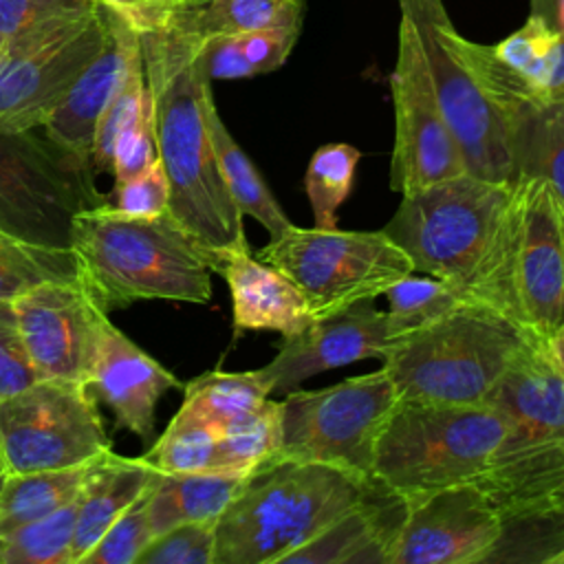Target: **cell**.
Instances as JSON below:
<instances>
[{"instance_id":"cell-1","label":"cell","mask_w":564,"mask_h":564,"mask_svg":"<svg viewBox=\"0 0 564 564\" xmlns=\"http://www.w3.org/2000/svg\"><path fill=\"white\" fill-rule=\"evenodd\" d=\"M198 40L178 20L141 35L156 150L170 181L167 212L212 251L249 247L212 143L214 95L198 62Z\"/></svg>"},{"instance_id":"cell-2","label":"cell","mask_w":564,"mask_h":564,"mask_svg":"<svg viewBox=\"0 0 564 564\" xmlns=\"http://www.w3.org/2000/svg\"><path fill=\"white\" fill-rule=\"evenodd\" d=\"M513 223L516 183L465 172L403 192L383 231L405 251L414 271L516 324L509 282Z\"/></svg>"},{"instance_id":"cell-3","label":"cell","mask_w":564,"mask_h":564,"mask_svg":"<svg viewBox=\"0 0 564 564\" xmlns=\"http://www.w3.org/2000/svg\"><path fill=\"white\" fill-rule=\"evenodd\" d=\"M70 251L106 311L141 300L207 304L212 297L214 251L170 212L128 216L108 203L84 209L73 220Z\"/></svg>"},{"instance_id":"cell-4","label":"cell","mask_w":564,"mask_h":564,"mask_svg":"<svg viewBox=\"0 0 564 564\" xmlns=\"http://www.w3.org/2000/svg\"><path fill=\"white\" fill-rule=\"evenodd\" d=\"M379 489L322 463H267L216 520L214 564H282Z\"/></svg>"},{"instance_id":"cell-5","label":"cell","mask_w":564,"mask_h":564,"mask_svg":"<svg viewBox=\"0 0 564 564\" xmlns=\"http://www.w3.org/2000/svg\"><path fill=\"white\" fill-rule=\"evenodd\" d=\"M507 430L502 412L487 403L399 401L377 438L370 478L401 502L476 482Z\"/></svg>"},{"instance_id":"cell-6","label":"cell","mask_w":564,"mask_h":564,"mask_svg":"<svg viewBox=\"0 0 564 564\" xmlns=\"http://www.w3.org/2000/svg\"><path fill=\"white\" fill-rule=\"evenodd\" d=\"M527 339L531 335L502 313L465 302L441 319L397 337L381 366L394 381L399 401L478 405Z\"/></svg>"},{"instance_id":"cell-7","label":"cell","mask_w":564,"mask_h":564,"mask_svg":"<svg viewBox=\"0 0 564 564\" xmlns=\"http://www.w3.org/2000/svg\"><path fill=\"white\" fill-rule=\"evenodd\" d=\"M421 40L436 101L463 152L467 172L489 181L516 183L513 121L465 62L443 0H399Z\"/></svg>"},{"instance_id":"cell-8","label":"cell","mask_w":564,"mask_h":564,"mask_svg":"<svg viewBox=\"0 0 564 564\" xmlns=\"http://www.w3.org/2000/svg\"><path fill=\"white\" fill-rule=\"evenodd\" d=\"M258 258L297 284L313 317L375 300L414 273L412 260L383 229L348 231L291 225L280 238L269 240Z\"/></svg>"},{"instance_id":"cell-9","label":"cell","mask_w":564,"mask_h":564,"mask_svg":"<svg viewBox=\"0 0 564 564\" xmlns=\"http://www.w3.org/2000/svg\"><path fill=\"white\" fill-rule=\"evenodd\" d=\"M397 403L383 366L322 390L295 388L280 401L282 441L269 463H322L370 478L377 438Z\"/></svg>"},{"instance_id":"cell-10","label":"cell","mask_w":564,"mask_h":564,"mask_svg":"<svg viewBox=\"0 0 564 564\" xmlns=\"http://www.w3.org/2000/svg\"><path fill=\"white\" fill-rule=\"evenodd\" d=\"M93 174L90 163L46 132L0 130V229L33 245L70 249L75 216L106 203Z\"/></svg>"},{"instance_id":"cell-11","label":"cell","mask_w":564,"mask_h":564,"mask_svg":"<svg viewBox=\"0 0 564 564\" xmlns=\"http://www.w3.org/2000/svg\"><path fill=\"white\" fill-rule=\"evenodd\" d=\"M106 42L99 4L57 15L0 46V130L42 128Z\"/></svg>"},{"instance_id":"cell-12","label":"cell","mask_w":564,"mask_h":564,"mask_svg":"<svg viewBox=\"0 0 564 564\" xmlns=\"http://www.w3.org/2000/svg\"><path fill=\"white\" fill-rule=\"evenodd\" d=\"M0 447L9 476L84 465L112 449L90 388L62 377L0 399Z\"/></svg>"},{"instance_id":"cell-13","label":"cell","mask_w":564,"mask_h":564,"mask_svg":"<svg viewBox=\"0 0 564 564\" xmlns=\"http://www.w3.org/2000/svg\"><path fill=\"white\" fill-rule=\"evenodd\" d=\"M390 88L394 106L390 187L403 194L465 174L467 165L436 101L421 40L405 15L399 22Z\"/></svg>"},{"instance_id":"cell-14","label":"cell","mask_w":564,"mask_h":564,"mask_svg":"<svg viewBox=\"0 0 564 564\" xmlns=\"http://www.w3.org/2000/svg\"><path fill=\"white\" fill-rule=\"evenodd\" d=\"M509 282L516 324L544 341L564 319V231L560 200L540 176L516 181Z\"/></svg>"},{"instance_id":"cell-15","label":"cell","mask_w":564,"mask_h":564,"mask_svg":"<svg viewBox=\"0 0 564 564\" xmlns=\"http://www.w3.org/2000/svg\"><path fill=\"white\" fill-rule=\"evenodd\" d=\"M403 507L386 564L489 562L507 531L505 516L476 482L454 485Z\"/></svg>"},{"instance_id":"cell-16","label":"cell","mask_w":564,"mask_h":564,"mask_svg":"<svg viewBox=\"0 0 564 564\" xmlns=\"http://www.w3.org/2000/svg\"><path fill=\"white\" fill-rule=\"evenodd\" d=\"M18 328L40 379L62 377L86 383L108 311L77 278L48 280L13 297Z\"/></svg>"},{"instance_id":"cell-17","label":"cell","mask_w":564,"mask_h":564,"mask_svg":"<svg viewBox=\"0 0 564 564\" xmlns=\"http://www.w3.org/2000/svg\"><path fill=\"white\" fill-rule=\"evenodd\" d=\"M392 339L386 311L372 300H361L333 315L313 317L293 335H282L275 357L258 370L271 394H286L324 370L381 359Z\"/></svg>"},{"instance_id":"cell-18","label":"cell","mask_w":564,"mask_h":564,"mask_svg":"<svg viewBox=\"0 0 564 564\" xmlns=\"http://www.w3.org/2000/svg\"><path fill=\"white\" fill-rule=\"evenodd\" d=\"M86 386L99 397L119 427L152 438L156 405L165 392L183 383L145 350H141L108 317L101 324Z\"/></svg>"},{"instance_id":"cell-19","label":"cell","mask_w":564,"mask_h":564,"mask_svg":"<svg viewBox=\"0 0 564 564\" xmlns=\"http://www.w3.org/2000/svg\"><path fill=\"white\" fill-rule=\"evenodd\" d=\"M104 9V7H101ZM106 42L82 70L64 101L51 112L42 130L75 159L90 163L99 117L126 82L130 68L143 57L141 35L119 15L104 9Z\"/></svg>"},{"instance_id":"cell-20","label":"cell","mask_w":564,"mask_h":564,"mask_svg":"<svg viewBox=\"0 0 564 564\" xmlns=\"http://www.w3.org/2000/svg\"><path fill=\"white\" fill-rule=\"evenodd\" d=\"M485 403L509 423L496 456L564 434V375L533 337L522 344Z\"/></svg>"},{"instance_id":"cell-21","label":"cell","mask_w":564,"mask_h":564,"mask_svg":"<svg viewBox=\"0 0 564 564\" xmlns=\"http://www.w3.org/2000/svg\"><path fill=\"white\" fill-rule=\"evenodd\" d=\"M476 485L507 522H564V434L496 456Z\"/></svg>"},{"instance_id":"cell-22","label":"cell","mask_w":564,"mask_h":564,"mask_svg":"<svg viewBox=\"0 0 564 564\" xmlns=\"http://www.w3.org/2000/svg\"><path fill=\"white\" fill-rule=\"evenodd\" d=\"M214 273H220L229 286L236 333L293 335L313 319L297 284L278 267L253 256L249 247L214 251Z\"/></svg>"},{"instance_id":"cell-23","label":"cell","mask_w":564,"mask_h":564,"mask_svg":"<svg viewBox=\"0 0 564 564\" xmlns=\"http://www.w3.org/2000/svg\"><path fill=\"white\" fill-rule=\"evenodd\" d=\"M403 502L383 489L364 498L282 564H386L403 518Z\"/></svg>"},{"instance_id":"cell-24","label":"cell","mask_w":564,"mask_h":564,"mask_svg":"<svg viewBox=\"0 0 564 564\" xmlns=\"http://www.w3.org/2000/svg\"><path fill=\"white\" fill-rule=\"evenodd\" d=\"M159 476L141 456H117L112 449L97 456L79 489L77 522L70 544V564L95 546L106 529L141 496Z\"/></svg>"},{"instance_id":"cell-25","label":"cell","mask_w":564,"mask_h":564,"mask_svg":"<svg viewBox=\"0 0 564 564\" xmlns=\"http://www.w3.org/2000/svg\"><path fill=\"white\" fill-rule=\"evenodd\" d=\"M253 471L212 469L159 474L150 489V527L154 538L176 524L218 520Z\"/></svg>"},{"instance_id":"cell-26","label":"cell","mask_w":564,"mask_h":564,"mask_svg":"<svg viewBox=\"0 0 564 564\" xmlns=\"http://www.w3.org/2000/svg\"><path fill=\"white\" fill-rule=\"evenodd\" d=\"M511 119L518 178H544L564 207V101L524 99Z\"/></svg>"},{"instance_id":"cell-27","label":"cell","mask_w":564,"mask_h":564,"mask_svg":"<svg viewBox=\"0 0 564 564\" xmlns=\"http://www.w3.org/2000/svg\"><path fill=\"white\" fill-rule=\"evenodd\" d=\"M209 132L223 178L238 212L242 216L256 218L267 229L269 240L280 238L291 227V220L282 212L280 203L275 200L273 192L269 189L247 152L227 130L225 121L216 110V104L209 108Z\"/></svg>"},{"instance_id":"cell-28","label":"cell","mask_w":564,"mask_h":564,"mask_svg":"<svg viewBox=\"0 0 564 564\" xmlns=\"http://www.w3.org/2000/svg\"><path fill=\"white\" fill-rule=\"evenodd\" d=\"M302 0H192L176 18L196 35L302 29Z\"/></svg>"},{"instance_id":"cell-29","label":"cell","mask_w":564,"mask_h":564,"mask_svg":"<svg viewBox=\"0 0 564 564\" xmlns=\"http://www.w3.org/2000/svg\"><path fill=\"white\" fill-rule=\"evenodd\" d=\"M90 463L7 476L0 489V535L37 520L75 498Z\"/></svg>"},{"instance_id":"cell-30","label":"cell","mask_w":564,"mask_h":564,"mask_svg":"<svg viewBox=\"0 0 564 564\" xmlns=\"http://www.w3.org/2000/svg\"><path fill=\"white\" fill-rule=\"evenodd\" d=\"M183 392L185 397L181 410L203 419L214 427H220L227 421L258 408L271 394L260 370H209L183 383Z\"/></svg>"},{"instance_id":"cell-31","label":"cell","mask_w":564,"mask_h":564,"mask_svg":"<svg viewBox=\"0 0 564 564\" xmlns=\"http://www.w3.org/2000/svg\"><path fill=\"white\" fill-rule=\"evenodd\" d=\"M282 441V405L264 399L258 408L218 427L220 469L256 471L273 460Z\"/></svg>"},{"instance_id":"cell-32","label":"cell","mask_w":564,"mask_h":564,"mask_svg":"<svg viewBox=\"0 0 564 564\" xmlns=\"http://www.w3.org/2000/svg\"><path fill=\"white\" fill-rule=\"evenodd\" d=\"M141 458L159 474L220 469L218 427L178 408L165 432Z\"/></svg>"},{"instance_id":"cell-33","label":"cell","mask_w":564,"mask_h":564,"mask_svg":"<svg viewBox=\"0 0 564 564\" xmlns=\"http://www.w3.org/2000/svg\"><path fill=\"white\" fill-rule=\"evenodd\" d=\"M79 494L59 509L0 535V564H70Z\"/></svg>"},{"instance_id":"cell-34","label":"cell","mask_w":564,"mask_h":564,"mask_svg":"<svg viewBox=\"0 0 564 564\" xmlns=\"http://www.w3.org/2000/svg\"><path fill=\"white\" fill-rule=\"evenodd\" d=\"M77 275L70 249L33 245L0 229V300H13L48 280Z\"/></svg>"},{"instance_id":"cell-35","label":"cell","mask_w":564,"mask_h":564,"mask_svg":"<svg viewBox=\"0 0 564 564\" xmlns=\"http://www.w3.org/2000/svg\"><path fill=\"white\" fill-rule=\"evenodd\" d=\"M361 152L348 143H326L315 150L304 174V189L315 227L335 229L337 209L348 198Z\"/></svg>"},{"instance_id":"cell-36","label":"cell","mask_w":564,"mask_h":564,"mask_svg":"<svg viewBox=\"0 0 564 564\" xmlns=\"http://www.w3.org/2000/svg\"><path fill=\"white\" fill-rule=\"evenodd\" d=\"M383 295L388 300L386 315L394 339L423 328L465 304V300L445 282L432 275L419 278L414 273L394 282Z\"/></svg>"},{"instance_id":"cell-37","label":"cell","mask_w":564,"mask_h":564,"mask_svg":"<svg viewBox=\"0 0 564 564\" xmlns=\"http://www.w3.org/2000/svg\"><path fill=\"white\" fill-rule=\"evenodd\" d=\"M150 106H152V95H150L143 57H141L130 68L126 82L121 84V88L115 93L104 115L99 117L95 139H93V150H90V165L95 172L112 170V154H115L117 139Z\"/></svg>"},{"instance_id":"cell-38","label":"cell","mask_w":564,"mask_h":564,"mask_svg":"<svg viewBox=\"0 0 564 564\" xmlns=\"http://www.w3.org/2000/svg\"><path fill=\"white\" fill-rule=\"evenodd\" d=\"M152 485L106 529L79 564H137L139 555L154 540L148 513Z\"/></svg>"},{"instance_id":"cell-39","label":"cell","mask_w":564,"mask_h":564,"mask_svg":"<svg viewBox=\"0 0 564 564\" xmlns=\"http://www.w3.org/2000/svg\"><path fill=\"white\" fill-rule=\"evenodd\" d=\"M555 40H557V33L542 18L531 13L527 22L518 31H513L509 37L498 42L494 51L507 66L520 73L544 99L542 84H544V75H546V66H549V57Z\"/></svg>"},{"instance_id":"cell-40","label":"cell","mask_w":564,"mask_h":564,"mask_svg":"<svg viewBox=\"0 0 564 564\" xmlns=\"http://www.w3.org/2000/svg\"><path fill=\"white\" fill-rule=\"evenodd\" d=\"M216 520L185 522L159 533L137 564H214Z\"/></svg>"},{"instance_id":"cell-41","label":"cell","mask_w":564,"mask_h":564,"mask_svg":"<svg viewBox=\"0 0 564 564\" xmlns=\"http://www.w3.org/2000/svg\"><path fill=\"white\" fill-rule=\"evenodd\" d=\"M110 207L128 216H159L170 207V181L161 159L141 174L117 183L112 196L106 198Z\"/></svg>"},{"instance_id":"cell-42","label":"cell","mask_w":564,"mask_h":564,"mask_svg":"<svg viewBox=\"0 0 564 564\" xmlns=\"http://www.w3.org/2000/svg\"><path fill=\"white\" fill-rule=\"evenodd\" d=\"M40 375L33 368L13 311L11 300H0V399L15 394Z\"/></svg>"},{"instance_id":"cell-43","label":"cell","mask_w":564,"mask_h":564,"mask_svg":"<svg viewBox=\"0 0 564 564\" xmlns=\"http://www.w3.org/2000/svg\"><path fill=\"white\" fill-rule=\"evenodd\" d=\"M159 156L156 130H154V106H150L139 119H134L117 139L112 154L115 185L123 183L143 170H148Z\"/></svg>"},{"instance_id":"cell-44","label":"cell","mask_w":564,"mask_h":564,"mask_svg":"<svg viewBox=\"0 0 564 564\" xmlns=\"http://www.w3.org/2000/svg\"><path fill=\"white\" fill-rule=\"evenodd\" d=\"M95 4V0H0V46L26 29Z\"/></svg>"},{"instance_id":"cell-45","label":"cell","mask_w":564,"mask_h":564,"mask_svg":"<svg viewBox=\"0 0 564 564\" xmlns=\"http://www.w3.org/2000/svg\"><path fill=\"white\" fill-rule=\"evenodd\" d=\"M300 29H260L249 33H238L242 55L253 75L271 73L280 68L291 55L297 42Z\"/></svg>"},{"instance_id":"cell-46","label":"cell","mask_w":564,"mask_h":564,"mask_svg":"<svg viewBox=\"0 0 564 564\" xmlns=\"http://www.w3.org/2000/svg\"><path fill=\"white\" fill-rule=\"evenodd\" d=\"M99 7L119 15L139 35L172 26L192 0H95Z\"/></svg>"},{"instance_id":"cell-47","label":"cell","mask_w":564,"mask_h":564,"mask_svg":"<svg viewBox=\"0 0 564 564\" xmlns=\"http://www.w3.org/2000/svg\"><path fill=\"white\" fill-rule=\"evenodd\" d=\"M542 95L544 101H564V35L560 33L549 57Z\"/></svg>"},{"instance_id":"cell-48","label":"cell","mask_w":564,"mask_h":564,"mask_svg":"<svg viewBox=\"0 0 564 564\" xmlns=\"http://www.w3.org/2000/svg\"><path fill=\"white\" fill-rule=\"evenodd\" d=\"M531 13L542 18L555 33L564 35V0H531Z\"/></svg>"},{"instance_id":"cell-49","label":"cell","mask_w":564,"mask_h":564,"mask_svg":"<svg viewBox=\"0 0 564 564\" xmlns=\"http://www.w3.org/2000/svg\"><path fill=\"white\" fill-rule=\"evenodd\" d=\"M542 344H544L549 357L553 359V364L564 375V319L553 328V333Z\"/></svg>"},{"instance_id":"cell-50","label":"cell","mask_w":564,"mask_h":564,"mask_svg":"<svg viewBox=\"0 0 564 564\" xmlns=\"http://www.w3.org/2000/svg\"><path fill=\"white\" fill-rule=\"evenodd\" d=\"M544 562H551V564H564V544L555 551V553H549L544 557Z\"/></svg>"},{"instance_id":"cell-51","label":"cell","mask_w":564,"mask_h":564,"mask_svg":"<svg viewBox=\"0 0 564 564\" xmlns=\"http://www.w3.org/2000/svg\"><path fill=\"white\" fill-rule=\"evenodd\" d=\"M7 476H9V471H7V465H4V456H2V447H0V489H2L4 480H7Z\"/></svg>"},{"instance_id":"cell-52","label":"cell","mask_w":564,"mask_h":564,"mask_svg":"<svg viewBox=\"0 0 564 564\" xmlns=\"http://www.w3.org/2000/svg\"><path fill=\"white\" fill-rule=\"evenodd\" d=\"M560 214H562V231H564V207H562V203H560Z\"/></svg>"}]
</instances>
